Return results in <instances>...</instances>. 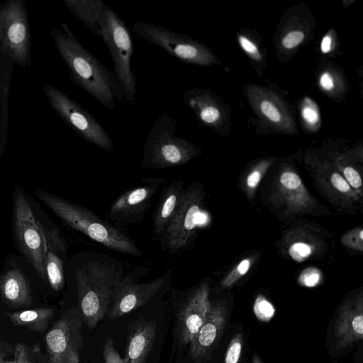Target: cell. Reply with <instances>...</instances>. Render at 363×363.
<instances>
[{"mask_svg":"<svg viewBox=\"0 0 363 363\" xmlns=\"http://www.w3.org/2000/svg\"><path fill=\"white\" fill-rule=\"evenodd\" d=\"M330 182L333 186L341 193L347 194L352 190L351 186L344 177L339 173L335 172L331 175Z\"/></svg>","mask_w":363,"mask_h":363,"instance_id":"35","label":"cell"},{"mask_svg":"<svg viewBox=\"0 0 363 363\" xmlns=\"http://www.w3.org/2000/svg\"><path fill=\"white\" fill-rule=\"evenodd\" d=\"M13 228L22 252L38 276L45 280L47 277L43 228L36 219L23 192L18 188L13 196Z\"/></svg>","mask_w":363,"mask_h":363,"instance_id":"10","label":"cell"},{"mask_svg":"<svg viewBox=\"0 0 363 363\" xmlns=\"http://www.w3.org/2000/svg\"><path fill=\"white\" fill-rule=\"evenodd\" d=\"M320 84L325 90H330L333 88V81L329 73L325 72L320 76Z\"/></svg>","mask_w":363,"mask_h":363,"instance_id":"40","label":"cell"},{"mask_svg":"<svg viewBox=\"0 0 363 363\" xmlns=\"http://www.w3.org/2000/svg\"><path fill=\"white\" fill-rule=\"evenodd\" d=\"M203 201L200 183L194 182L184 189L172 219L158 237L162 251L175 254L190 246L196 228L207 220V215L201 209Z\"/></svg>","mask_w":363,"mask_h":363,"instance_id":"6","label":"cell"},{"mask_svg":"<svg viewBox=\"0 0 363 363\" xmlns=\"http://www.w3.org/2000/svg\"><path fill=\"white\" fill-rule=\"evenodd\" d=\"M289 253L294 260L301 262L311 255L312 248L308 244L296 242L290 246Z\"/></svg>","mask_w":363,"mask_h":363,"instance_id":"29","label":"cell"},{"mask_svg":"<svg viewBox=\"0 0 363 363\" xmlns=\"http://www.w3.org/2000/svg\"><path fill=\"white\" fill-rule=\"evenodd\" d=\"M4 363H18L16 359L13 358L12 360L5 361Z\"/></svg>","mask_w":363,"mask_h":363,"instance_id":"45","label":"cell"},{"mask_svg":"<svg viewBox=\"0 0 363 363\" xmlns=\"http://www.w3.org/2000/svg\"><path fill=\"white\" fill-rule=\"evenodd\" d=\"M321 279V273L318 269L308 267L300 274L298 281L301 286L311 288L318 285Z\"/></svg>","mask_w":363,"mask_h":363,"instance_id":"28","label":"cell"},{"mask_svg":"<svg viewBox=\"0 0 363 363\" xmlns=\"http://www.w3.org/2000/svg\"><path fill=\"white\" fill-rule=\"evenodd\" d=\"M331 38L329 35H325L321 42V50L324 53H327L330 50Z\"/></svg>","mask_w":363,"mask_h":363,"instance_id":"41","label":"cell"},{"mask_svg":"<svg viewBox=\"0 0 363 363\" xmlns=\"http://www.w3.org/2000/svg\"><path fill=\"white\" fill-rule=\"evenodd\" d=\"M363 230H353L345 234L342 242L347 246L362 250Z\"/></svg>","mask_w":363,"mask_h":363,"instance_id":"32","label":"cell"},{"mask_svg":"<svg viewBox=\"0 0 363 363\" xmlns=\"http://www.w3.org/2000/svg\"><path fill=\"white\" fill-rule=\"evenodd\" d=\"M0 49L20 67L31 65V35L23 0L0 4Z\"/></svg>","mask_w":363,"mask_h":363,"instance_id":"8","label":"cell"},{"mask_svg":"<svg viewBox=\"0 0 363 363\" xmlns=\"http://www.w3.org/2000/svg\"><path fill=\"white\" fill-rule=\"evenodd\" d=\"M82 316L79 308L63 313L45 336L46 363H65L69 353H79L83 346Z\"/></svg>","mask_w":363,"mask_h":363,"instance_id":"12","label":"cell"},{"mask_svg":"<svg viewBox=\"0 0 363 363\" xmlns=\"http://www.w3.org/2000/svg\"><path fill=\"white\" fill-rule=\"evenodd\" d=\"M125 363H145L156 337V323L140 319L133 323L128 334Z\"/></svg>","mask_w":363,"mask_h":363,"instance_id":"17","label":"cell"},{"mask_svg":"<svg viewBox=\"0 0 363 363\" xmlns=\"http://www.w3.org/2000/svg\"><path fill=\"white\" fill-rule=\"evenodd\" d=\"M83 321L92 330L107 315L113 291L125 274L123 261L108 254L85 251L71 267Z\"/></svg>","mask_w":363,"mask_h":363,"instance_id":"1","label":"cell"},{"mask_svg":"<svg viewBox=\"0 0 363 363\" xmlns=\"http://www.w3.org/2000/svg\"><path fill=\"white\" fill-rule=\"evenodd\" d=\"M177 121L161 113L151 128L143 147L141 169H165L186 164L200 150L191 142L175 135Z\"/></svg>","mask_w":363,"mask_h":363,"instance_id":"4","label":"cell"},{"mask_svg":"<svg viewBox=\"0 0 363 363\" xmlns=\"http://www.w3.org/2000/svg\"><path fill=\"white\" fill-rule=\"evenodd\" d=\"M261 111L270 121L279 122L281 119V115L276 107L269 101H264L262 102Z\"/></svg>","mask_w":363,"mask_h":363,"instance_id":"36","label":"cell"},{"mask_svg":"<svg viewBox=\"0 0 363 363\" xmlns=\"http://www.w3.org/2000/svg\"><path fill=\"white\" fill-rule=\"evenodd\" d=\"M304 38V34L299 30L292 31L284 36L282 45L284 48L291 49L297 46Z\"/></svg>","mask_w":363,"mask_h":363,"instance_id":"34","label":"cell"},{"mask_svg":"<svg viewBox=\"0 0 363 363\" xmlns=\"http://www.w3.org/2000/svg\"><path fill=\"white\" fill-rule=\"evenodd\" d=\"M66 7L94 35L100 36L105 4L101 0H65Z\"/></svg>","mask_w":363,"mask_h":363,"instance_id":"21","label":"cell"},{"mask_svg":"<svg viewBox=\"0 0 363 363\" xmlns=\"http://www.w3.org/2000/svg\"><path fill=\"white\" fill-rule=\"evenodd\" d=\"M250 267V260L245 259L236 267L234 271L230 272L223 281L222 286L229 287L240 277L245 275Z\"/></svg>","mask_w":363,"mask_h":363,"instance_id":"30","label":"cell"},{"mask_svg":"<svg viewBox=\"0 0 363 363\" xmlns=\"http://www.w3.org/2000/svg\"><path fill=\"white\" fill-rule=\"evenodd\" d=\"M55 310L51 307L26 309L15 312H6L12 325L16 327H26L38 333H45L54 316Z\"/></svg>","mask_w":363,"mask_h":363,"instance_id":"22","label":"cell"},{"mask_svg":"<svg viewBox=\"0 0 363 363\" xmlns=\"http://www.w3.org/2000/svg\"><path fill=\"white\" fill-rule=\"evenodd\" d=\"M165 178H147L143 184L130 188L118 197L111 205L108 215L116 226L140 224L147 210Z\"/></svg>","mask_w":363,"mask_h":363,"instance_id":"13","label":"cell"},{"mask_svg":"<svg viewBox=\"0 0 363 363\" xmlns=\"http://www.w3.org/2000/svg\"><path fill=\"white\" fill-rule=\"evenodd\" d=\"M101 28L100 37L111 53L113 72L122 88L124 101L131 107L135 101L138 80L131 67L133 43L130 33L124 21L106 4Z\"/></svg>","mask_w":363,"mask_h":363,"instance_id":"5","label":"cell"},{"mask_svg":"<svg viewBox=\"0 0 363 363\" xmlns=\"http://www.w3.org/2000/svg\"><path fill=\"white\" fill-rule=\"evenodd\" d=\"M209 293L206 281L185 292L176 318V335L181 345H189L207 318L212 306Z\"/></svg>","mask_w":363,"mask_h":363,"instance_id":"14","label":"cell"},{"mask_svg":"<svg viewBox=\"0 0 363 363\" xmlns=\"http://www.w3.org/2000/svg\"><path fill=\"white\" fill-rule=\"evenodd\" d=\"M262 179V172L256 169L252 171L247 177V186L250 189H255Z\"/></svg>","mask_w":363,"mask_h":363,"instance_id":"37","label":"cell"},{"mask_svg":"<svg viewBox=\"0 0 363 363\" xmlns=\"http://www.w3.org/2000/svg\"><path fill=\"white\" fill-rule=\"evenodd\" d=\"M131 28L138 38L160 47L186 64L206 65L210 62L205 48L187 35L143 21L133 22Z\"/></svg>","mask_w":363,"mask_h":363,"instance_id":"11","label":"cell"},{"mask_svg":"<svg viewBox=\"0 0 363 363\" xmlns=\"http://www.w3.org/2000/svg\"><path fill=\"white\" fill-rule=\"evenodd\" d=\"M0 294L6 303L13 308L29 306L33 298L29 283L18 268L0 274Z\"/></svg>","mask_w":363,"mask_h":363,"instance_id":"18","label":"cell"},{"mask_svg":"<svg viewBox=\"0 0 363 363\" xmlns=\"http://www.w3.org/2000/svg\"><path fill=\"white\" fill-rule=\"evenodd\" d=\"M253 311L256 318L262 322H269L275 314V308L263 295H259L254 303Z\"/></svg>","mask_w":363,"mask_h":363,"instance_id":"26","label":"cell"},{"mask_svg":"<svg viewBox=\"0 0 363 363\" xmlns=\"http://www.w3.org/2000/svg\"><path fill=\"white\" fill-rule=\"evenodd\" d=\"M15 62L0 49V157L9 138V96Z\"/></svg>","mask_w":363,"mask_h":363,"instance_id":"20","label":"cell"},{"mask_svg":"<svg viewBox=\"0 0 363 363\" xmlns=\"http://www.w3.org/2000/svg\"><path fill=\"white\" fill-rule=\"evenodd\" d=\"M43 90L52 108L82 138L104 151L113 150L111 136L78 102L52 85L45 84Z\"/></svg>","mask_w":363,"mask_h":363,"instance_id":"9","label":"cell"},{"mask_svg":"<svg viewBox=\"0 0 363 363\" xmlns=\"http://www.w3.org/2000/svg\"><path fill=\"white\" fill-rule=\"evenodd\" d=\"M335 347L341 350L363 338L362 298L345 302L340 308L335 326Z\"/></svg>","mask_w":363,"mask_h":363,"instance_id":"15","label":"cell"},{"mask_svg":"<svg viewBox=\"0 0 363 363\" xmlns=\"http://www.w3.org/2000/svg\"><path fill=\"white\" fill-rule=\"evenodd\" d=\"M44 236L46 277L52 289L55 291H60L62 289L65 284L64 264L60 254L65 255L66 253L61 251L53 243L45 231Z\"/></svg>","mask_w":363,"mask_h":363,"instance_id":"23","label":"cell"},{"mask_svg":"<svg viewBox=\"0 0 363 363\" xmlns=\"http://www.w3.org/2000/svg\"><path fill=\"white\" fill-rule=\"evenodd\" d=\"M65 363H79V353L74 352L69 353Z\"/></svg>","mask_w":363,"mask_h":363,"instance_id":"42","label":"cell"},{"mask_svg":"<svg viewBox=\"0 0 363 363\" xmlns=\"http://www.w3.org/2000/svg\"><path fill=\"white\" fill-rule=\"evenodd\" d=\"M151 269L138 266L125 274L114 289L108 318L114 320L146 305L156 298L172 281V270L147 282L141 278Z\"/></svg>","mask_w":363,"mask_h":363,"instance_id":"7","label":"cell"},{"mask_svg":"<svg viewBox=\"0 0 363 363\" xmlns=\"http://www.w3.org/2000/svg\"><path fill=\"white\" fill-rule=\"evenodd\" d=\"M13 358L18 363H44L35 347H30L21 342L14 345Z\"/></svg>","mask_w":363,"mask_h":363,"instance_id":"25","label":"cell"},{"mask_svg":"<svg viewBox=\"0 0 363 363\" xmlns=\"http://www.w3.org/2000/svg\"><path fill=\"white\" fill-rule=\"evenodd\" d=\"M251 363H262V362L259 357L257 354L254 353Z\"/></svg>","mask_w":363,"mask_h":363,"instance_id":"44","label":"cell"},{"mask_svg":"<svg viewBox=\"0 0 363 363\" xmlns=\"http://www.w3.org/2000/svg\"><path fill=\"white\" fill-rule=\"evenodd\" d=\"M225 320V307L220 303H212L207 318L189 344L190 354L194 360L203 359L212 350L222 335Z\"/></svg>","mask_w":363,"mask_h":363,"instance_id":"16","label":"cell"},{"mask_svg":"<svg viewBox=\"0 0 363 363\" xmlns=\"http://www.w3.org/2000/svg\"><path fill=\"white\" fill-rule=\"evenodd\" d=\"M302 116L309 123L314 124L318 121L317 111L310 107H305L302 111Z\"/></svg>","mask_w":363,"mask_h":363,"instance_id":"38","label":"cell"},{"mask_svg":"<svg viewBox=\"0 0 363 363\" xmlns=\"http://www.w3.org/2000/svg\"><path fill=\"white\" fill-rule=\"evenodd\" d=\"M343 177L350 186L354 189L362 187V179L359 172L352 167H346L343 169Z\"/></svg>","mask_w":363,"mask_h":363,"instance_id":"33","label":"cell"},{"mask_svg":"<svg viewBox=\"0 0 363 363\" xmlns=\"http://www.w3.org/2000/svg\"><path fill=\"white\" fill-rule=\"evenodd\" d=\"M239 42L242 49L246 52L251 54L257 52L258 50L257 46L247 38L240 35L239 37Z\"/></svg>","mask_w":363,"mask_h":363,"instance_id":"39","label":"cell"},{"mask_svg":"<svg viewBox=\"0 0 363 363\" xmlns=\"http://www.w3.org/2000/svg\"><path fill=\"white\" fill-rule=\"evenodd\" d=\"M279 184L281 189L292 199L306 193L301 178L293 172H283L279 177Z\"/></svg>","mask_w":363,"mask_h":363,"instance_id":"24","label":"cell"},{"mask_svg":"<svg viewBox=\"0 0 363 363\" xmlns=\"http://www.w3.org/2000/svg\"><path fill=\"white\" fill-rule=\"evenodd\" d=\"M35 194L66 225L92 240L118 253L142 255V250L125 231L102 220L94 212L42 190H36Z\"/></svg>","mask_w":363,"mask_h":363,"instance_id":"3","label":"cell"},{"mask_svg":"<svg viewBox=\"0 0 363 363\" xmlns=\"http://www.w3.org/2000/svg\"><path fill=\"white\" fill-rule=\"evenodd\" d=\"M53 27L55 47L69 69L70 79L104 107L114 110L116 101L125 103L122 88L113 72L79 42L69 26Z\"/></svg>","mask_w":363,"mask_h":363,"instance_id":"2","label":"cell"},{"mask_svg":"<svg viewBox=\"0 0 363 363\" xmlns=\"http://www.w3.org/2000/svg\"><path fill=\"white\" fill-rule=\"evenodd\" d=\"M103 357L104 363H125L123 358L115 348L113 340L108 338L103 347Z\"/></svg>","mask_w":363,"mask_h":363,"instance_id":"31","label":"cell"},{"mask_svg":"<svg viewBox=\"0 0 363 363\" xmlns=\"http://www.w3.org/2000/svg\"><path fill=\"white\" fill-rule=\"evenodd\" d=\"M6 352L3 346L0 343V363H4L6 361Z\"/></svg>","mask_w":363,"mask_h":363,"instance_id":"43","label":"cell"},{"mask_svg":"<svg viewBox=\"0 0 363 363\" xmlns=\"http://www.w3.org/2000/svg\"><path fill=\"white\" fill-rule=\"evenodd\" d=\"M184 191L182 180L172 181L161 195L153 214V231L160 237L172 219Z\"/></svg>","mask_w":363,"mask_h":363,"instance_id":"19","label":"cell"},{"mask_svg":"<svg viewBox=\"0 0 363 363\" xmlns=\"http://www.w3.org/2000/svg\"><path fill=\"white\" fill-rule=\"evenodd\" d=\"M243 338L240 333H236L231 339L224 358V363H238L242 353Z\"/></svg>","mask_w":363,"mask_h":363,"instance_id":"27","label":"cell"}]
</instances>
